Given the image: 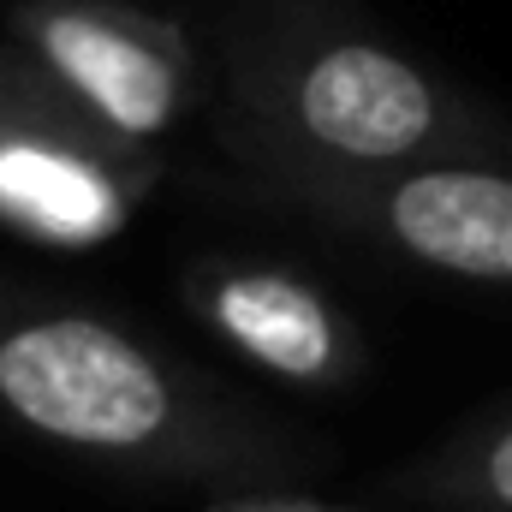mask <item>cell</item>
Listing matches in <instances>:
<instances>
[{
  "instance_id": "cell-1",
  "label": "cell",
  "mask_w": 512,
  "mask_h": 512,
  "mask_svg": "<svg viewBox=\"0 0 512 512\" xmlns=\"http://www.w3.org/2000/svg\"><path fill=\"white\" fill-rule=\"evenodd\" d=\"M221 72L227 143L268 197L507 143L489 108L393 48L352 0H239Z\"/></svg>"
},
{
  "instance_id": "cell-2",
  "label": "cell",
  "mask_w": 512,
  "mask_h": 512,
  "mask_svg": "<svg viewBox=\"0 0 512 512\" xmlns=\"http://www.w3.org/2000/svg\"><path fill=\"white\" fill-rule=\"evenodd\" d=\"M0 417L54 453L149 483L256 489L316 465L310 441L197 364L102 310L36 292H0Z\"/></svg>"
},
{
  "instance_id": "cell-3",
  "label": "cell",
  "mask_w": 512,
  "mask_h": 512,
  "mask_svg": "<svg viewBox=\"0 0 512 512\" xmlns=\"http://www.w3.org/2000/svg\"><path fill=\"white\" fill-rule=\"evenodd\" d=\"M161 179L155 143L102 120L12 36L0 42V227L42 251L120 239Z\"/></svg>"
},
{
  "instance_id": "cell-4",
  "label": "cell",
  "mask_w": 512,
  "mask_h": 512,
  "mask_svg": "<svg viewBox=\"0 0 512 512\" xmlns=\"http://www.w3.org/2000/svg\"><path fill=\"white\" fill-rule=\"evenodd\" d=\"M405 268L512 286V161L501 155H441L364 179L298 185L274 197Z\"/></svg>"
},
{
  "instance_id": "cell-5",
  "label": "cell",
  "mask_w": 512,
  "mask_h": 512,
  "mask_svg": "<svg viewBox=\"0 0 512 512\" xmlns=\"http://www.w3.org/2000/svg\"><path fill=\"white\" fill-rule=\"evenodd\" d=\"M6 36L102 120L155 143L197 102L191 36L131 0H18Z\"/></svg>"
},
{
  "instance_id": "cell-6",
  "label": "cell",
  "mask_w": 512,
  "mask_h": 512,
  "mask_svg": "<svg viewBox=\"0 0 512 512\" xmlns=\"http://www.w3.org/2000/svg\"><path fill=\"white\" fill-rule=\"evenodd\" d=\"M191 316L251 370L298 393H346L370 370L358 322L310 274L262 256H209L185 274Z\"/></svg>"
},
{
  "instance_id": "cell-7",
  "label": "cell",
  "mask_w": 512,
  "mask_h": 512,
  "mask_svg": "<svg viewBox=\"0 0 512 512\" xmlns=\"http://www.w3.org/2000/svg\"><path fill=\"white\" fill-rule=\"evenodd\" d=\"M399 495L429 512H512V405H495L411 459Z\"/></svg>"
},
{
  "instance_id": "cell-8",
  "label": "cell",
  "mask_w": 512,
  "mask_h": 512,
  "mask_svg": "<svg viewBox=\"0 0 512 512\" xmlns=\"http://www.w3.org/2000/svg\"><path fill=\"white\" fill-rule=\"evenodd\" d=\"M203 512H358V507H334V501H316V495H280V489L256 483V489H227Z\"/></svg>"
}]
</instances>
